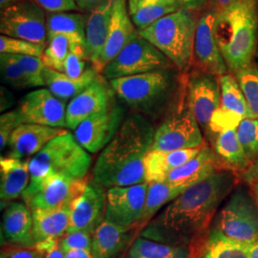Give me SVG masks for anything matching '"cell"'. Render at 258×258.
<instances>
[{"label": "cell", "mask_w": 258, "mask_h": 258, "mask_svg": "<svg viewBox=\"0 0 258 258\" xmlns=\"http://www.w3.org/2000/svg\"><path fill=\"white\" fill-rule=\"evenodd\" d=\"M235 184L231 170H216L167 204L141 231V236L171 245L203 247L216 212Z\"/></svg>", "instance_id": "obj_1"}, {"label": "cell", "mask_w": 258, "mask_h": 258, "mask_svg": "<svg viewBox=\"0 0 258 258\" xmlns=\"http://www.w3.org/2000/svg\"><path fill=\"white\" fill-rule=\"evenodd\" d=\"M154 132L149 120L141 114L127 117L98 157L93 167V181L107 188L146 182L144 161L152 146Z\"/></svg>", "instance_id": "obj_2"}, {"label": "cell", "mask_w": 258, "mask_h": 258, "mask_svg": "<svg viewBox=\"0 0 258 258\" xmlns=\"http://www.w3.org/2000/svg\"><path fill=\"white\" fill-rule=\"evenodd\" d=\"M257 32V0H238L217 14L214 35L225 63L232 72L250 65Z\"/></svg>", "instance_id": "obj_3"}, {"label": "cell", "mask_w": 258, "mask_h": 258, "mask_svg": "<svg viewBox=\"0 0 258 258\" xmlns=\"http://www.w3.org/2000/svg\"><path fill=\"white\" fill-rule=\"evenodd\" d=\"M91 156L70 132L53 139L29 160L30 183L22 197L34 192L49 177L65 176L85 178L91 165Z\"/></svg>", "instance_id": "obj_4"}, {"label": "cell", "mask_w": 258, "mask_h": 258, "mask_svg": "<svg viewBox=\"0 0 258 258\" xmlns=\"http://www.w3.org/2000/svg\"><path fill=\"white\" fill-rule=\"evenodd\" d=\"M196 27L197 20L194 13L182 7L138 32L176 67L185 69L194 58Z\"/></svg>", "instance_id": "obj_5"}, {"label": "cell", "mask_w": 258, "mask_h": 258, "mask_svg": "<svg viewBox=\"0 0 258 258\" xmlns=\"http://www.w3.org/2000/svg\"><path fill=\"white\" fill-rule=\"evenodd\" d=\"M111 87L122 102L148 115L157 112L171 88L166 70L122 77L110 81Z\"/></svg>", "instance_id": "obj_6"}, {"label": "cell", "mask_w": 258, "mask_h": 258, "mask_svg": "<svg viewBox=\"0 0 258 258\" xmlns=\"http://www.w3.org/2000/svg\"><path fill=\"white\" fill-rule=\"evenodd\" d=\"M212 231L245 245L258 241V210L249 192L237 188L220 210Z\"/></svg>", "instance_id": "obj_7"}, {"label": "cell", "mask_w": 258, "mask_h": 258, "mask_svg": "<svg viewBox=\"0 0 258 258\" xmlns=\"http://www.w3.org/2000/svg\"><path fill=\"white\" fill-rule=\"evenodd\" d=\"M172 62L158 48L137 32L110 62L102 74L106 80L166 70Z\"/></svg>", "instance_id": "obj_8"}, {"label": "cell", "mask_w": 258, "mask_h": 258, "mask_svg": "<svg viewBox=\"0 0 258 258\" xmlns=\"http://www.w3.org/2000/svg\"><path fill=\"white\" fill-rule=\"evenodd\" d=\"M44 11L31 0H19L12 3L1 11V34L45 45L48 37Z\"/></svg>", "instance_id": "obj_9"}, {"label": "cell", "mask_w": 258, "mask_h": 258, "mask_svg": "<svg viewBox=\"0 0 258 258\" xmlns=\"http://www.w3.org/2000/svg\"><path fill=\"white\" fill-rule=\"evenodd\" d=\"M200 125L188 105L171 114L154 132L150 150L173 151L203 146Z\"/></svg>", "instance_id": "obj_10"}, {"label": "cell", "mask_w": 258, "mask_h": 258, "mask_svg": "<svg viewBox=\"0 0 258 258\" xmlns=\"http://www.w3.org/2000/svg\"><path fill=\"white\" fill-rule=\"evenodd\" d=\"M148 189V182L109 187L104 220L126 229L137 228L145 209Z\"/></svg>", "instance_id": "obj_11"}, {"label": "cell", "mask_w": 258, "mask_h": 258, "mask_svg": "<svg viewBox=\"0 0 258 258\" xmlns=\"http://www.w3.org/2000/svg\"><path fill=\"white\" fill-rule=\"evenodd\" d=\"M123 109L115 101L102 111L83 120L74 129L77 142L89 153L105 148L122 123Z\"/></svg>", "instance_id": "obj_12"}, {"label": "cell", "mask_w": 258, "mask_h": 258, "mask_svg": "<svg viewBox=\"0 0 258 258\" xmlns=\"http://www.w3.org/2000/svg\"><path fill=\"white\" fill-rule=\"evenodd\" d=\"M87 184L86 177L75 179L65 176H52L42 182L34 192L22 198L31 211L71 207Z\"/></svg>", "instance_id": "obj_13"}, {"label": "cell", "mask_w": 258, "mask_h": 258, "mask_svg": "<svg viewBox=\"0 0 258 258\" xmlns=\"http://www.w3.org/2000/svg\"><path fill=\"white\" fill-rule=\"evenodd\" d=\"M221 102L212 116L207 132L217 134L227 129H236L241 120L253 118L237 81L231 75H222L219 79Z\"/></svg>", "instance_id": "obj_14"}, {"label": "cell", "mask_w": 258, "mask_h": 258, "mask_svg": "<svg viewBox=\"0 0 258 258\" xmlns=\"http://www.w3.org/2000/svg\"><path fill=\"white\" fill-rule=\"evenodd\" d=\"M107 191L102 184L91 180L70 207V221L67 232H95L105 219Z\"/></svg>", "instance_id": "obj_15"}, {"label": "cell", "mask_w": 258, "mask_h": 258, "mask_svg": "<svg viewBox=\"0 0 258 258\" xmlns=\"http://www.w3.org/2000/svg\"><path fill=\"white\" fill-rule=\"evenodd\" d=\"M215 77L200 70L190 76L187 83V105L200 127L205 130L221 102L220 83Z\"/></svg>", "instance_id": "obj_16"}, {"label": "cell", "mask_w": 258, "mask_h": 258, "mask_svg": "<svg viewBox=\"0 0 258 258\" xmlns=\"http://www.w3.org/2000/svg\"><path fill=\"white\" fill-rule=\"evenodd\" d=\"M19 115L23 123H37L53 127H67L64 102L45 88L28 93L20 101Z\"/></svg>", "instance_id": "obj_17"}, {"label": "cell", "mask_w": 258, "mask_h": 258, "mask_svg": "<svg viewBox=\"0 0 258 258\" xmlns=\"http://www.w3.org/2000/svg\"><path fill=\"white\" fill-rule=\"evenodd\" d=\"M217 14L213 11L205 13L197 20L194 45V58L200 70L222 76L227 72V65L217 44L214 26Z\"/></svg>", "instance_id": "obj_18"}, {"label": "cell", "mask_w": 258, "mask_h": 258, "mask_svg": "<svg viewBox=\"0 0 258 258\" xmlns=\"http://www.w3.org/2000/svg\"><path fill=\"white\" fill-rule=\"evenodd\" d=\"M114 94L111 85L99 76L68 103L66 107L67 128L74 130L83 120L106 108L114 101Z\"/></svg>", "instance_id": "obj_19"}, {"label": "cell", "mask_w": 258, "mask_h": 258, "mask_svg": "<svg viewBox=\"0 0 258 258\" xmlns=\"http://www.w3.org/2000/svg\"><path fill=\"white\" fill-rule=\"evenodd\" d=\"M67 132L61 127L37 123H21L11 135L8 157L24 159L34 156L55 137Z\"/></svg>", "instance_id": "obj_20"}, {"label": "cell", "mask_w": 258, "mask_h": 258, "mask_svg": "<svg viewBox=\"0 0 258 258\" xmlns=\"http://www.w3.org/2000/svg\"><path fill=\"white\" fill-rule=\"evenodd\" d=\"M137 32L129 15L127 0H114L107 38L98 68L99 73H102L106 64L120 53Z\"/></svg>", "instance_id": "obj_21"}, {"label": "cell", "mask_w": 258, "mask_h": 258, "mask_svg": "<svg viewBox=\"0 0 258 258\" xmlns=\"http://www.w3.org/2000/svg\"><path fill=\"white\" fill-rule=\"evenodd\" d=\"M114 0H105L87 17L85 45L89 62L98 71L106 42Z\"/></svg>", "instance_id": "obj_22"}, {"label": "cell", "mask_w": 258, "mask_h": 258, "mask_svg": "<svg viewBox=\"0 0 258 258\" xmlns=\"http://www.w3.org/2000/svg\"><path fill=\"white\" fill-rule=\"evenodd\" d=\"M2 234L12 245L35 246L33 235V215L28 206L12 203L5 209L2 217Z\"/></svg>", "instance_id": "obj_23"}, {"label": "cell", "mask_w": 258, "mask_h": 258, "mask_svg": "<svg viewBox=\"0 0 258 258\" xmlns=\"http://www.w3.org/2000/svg\"><path fill=\"white\" fill-rule=\"evenodd\" d=\"M217 166L218 163L213 151L204 144L201 151L196 156L183 166L171 170L164 182L187 188L213 174L218 170Z\"/></svg>", "instance_id": "obj_24"}, {"label": "cell", "mask_w": 258, "mask_h": 258, "mask_svg": "<svg viewBox=\"0 0 258 258\" xmlns=\"http://www.w3.org/2000/svg\"><path fill=\"white\" fill-rule=\"evenodd\" d=\"M203 146L173 151L149 150L144 161L146 182H164L171 170L191 160L201 151Z\"/></svg>", "instance_id": "obj_25"}, {"label": "cell", "mask_w": 258, "mask_h": 258, "mask_svg": "<svg viewBox=\"0 0 258 258\" xmlns=\"http://www.w3.org/2000/svg\"><path fill=\"white\" fill-rule=\"evenodd\" d=\"M30 183L29 161L12 157L0 160V197L8 203L22 196Z\"/></svg>", "instance_id": "obj_26"}, {"label": "cell", "mask_w": 258, "mask_h": 258, "mask_svg": "<svg viewBox=\"0 0 258 258\" xmlns=\"http://www.w3.org/2000/svg\"><path fill=\"white\" fill-rule=\"evenodd\" d=\"M100 73L93 67L92 65L85 70L81 77L71 78L61 72L54 69L44 68V82L47 88L54 94L60 101L67 102L72 100L77 95L97 80Z\"/></svg>", "instance_id": "obj_27"}, {"label": "cell", "mask_w": 258, "mask_h": 258, "mask_svg": "<svg viewBox=\"0 0 258 258\" xmlns=\"http://www.w3.org/2000/svg\"><path fill=\"white\" fill-rule=\"evenodd\" d=\"M203 247L171 245L139 236L131 245L127 258H199Z\"/></svg>", "instance_id": "obj_28"}, {"label": "cell", "mask_w": 258, "mask_h": 258, "mask_svg": "<svg viewBox=\"0 0 258 258\" xmlns=\"http://www.w3.org/2000/svg\"><path fill=\"white\" fill-rule=\"evenodd\" d=\"M31 212L35 245L48 238H60L67 232L70 221V207Z\"/></svg>", "instance_id": "obj_29"}, {"label": "cell", "mask_w": 258, "mask_h": 258, "mask_svg": "<svg viewBox=\"0 0 258 258\" xmlns=\"http://www.w3.org/2000/svg\"><path fill=\"white\" fill-rule=\"evenodd\" d=\"M213 153L217 163L229 170H246L249 165L248 157L240 144L236 129H227L216 134L213 143Z\"/></svg>", "instance_id": "obj_30"}, {"label": "cell", "mask_w": 258, "mask_h": 258, "mask_svg": "<svg viewBox=\"0 0 258 258\" xmlns=\"http://www.w3.org/2000/svg\"><path fill=\"white\" fill-rule=\"evenodd\" d=\"M129 230L110 222H102L93 236L92 258L117 257L128 241Z\"/></svg>", "instance_id": "obj_31"}, {"label": "cell", "mask_w": 258, "mask_h": 258, "mask_svg": "<svg viewBox=\"0 0 258 258\" xmlns=\"http://www.w3.org/2000/svg\"><path fill=\"white\" fill-rule=\"evenodd\" d=\"M182 7L180 2L170 0H137L128 4V11L134 25L141 31Z\"/></svg>", "instance_id": "obj_32"}, {"label": "cell", "mask_w": 258, "mask_h": 258, "mask_svg": "<svg viewBox=\"0 0 258 258\" xmlns=\"http://www.w3.org/2000/svg\"><path fill=\"white\" fill-rule=\"evenodd\" d=\"M184 189H186V187L167 182H148L145 209L137 228L143 230L148 222L156 216L161 209L173 201Z\"/></svg>", "instance_id": "obj_33"}, {"label": "cell", "mask_w": 258, "mask_h": 258, "mask_svg": "<svg viewBox=\"0 0 258 258\" xmlns=\"http://www.w3.org/2000/svg\"><path fill=\"white\" fill-rule=\"evenodd\" d=\"M86 22L87 19L80 13H50L47 16V37L65 35L75 42L85 45Z\"/></svg>", "instance_id": "obj_34"}, {"label": "cell", "mask_w": 258, "mask_h": 258, "mask_svg": "<svg viewBox=\"0 0 258 258\" xmlns=\"http://www.w3.org/2000/svg\"><path fill=\"white\" fill-rule=\"evenodd\" d=\"M199 258H249L248 245L211 231Z\"/></svg>", "instance_id": "obj_35"}, {"label": "cell", "mask_w": 258, "mask_h": 258, "mask_svg": "<svg viewBox=\"0 0 258 258\" xmlns=\"http://www.w3.org/2000/svg\"><path fill=\"white\" fill-rule=\"evenodd\" d=\"M48 45L45 47L41 59L44 65L63 73V64L66 56L71 52L73 44H80L65 35H55L48 38ZM83 45V44H82Z\"/></svg>", "instance_id": "obj_36"}, {"label": "cell", "mask_w": 258, "mask_h": 258, "mask_svg": "<svg viewBox=\"0 0 258 258\" xmlns=\"http://www.w3.org/2000/svg\"><path fill=\"white\" fill-rule=\"evenodd\" d=\"M236 81L253 118H258V69L249 65L238 70Z\"/></svg>", "instance_id": "obj_37"}, {"label": "cell", "mask_w": 258, "mask_h": 258, "mask_svg": "<svg viewBox=\"0 0 258 258\" xmlns=\"http://www.w3.org/2000/svg\"><path fill=\"white\" fill-rule=\"evenodd\" d=\"M0 70L3 83L18 89L33 87L30 79L12 54L0 55Z\"/></svg>", "instance_id": "obj_38"}, {"label": "cell", "mask_w": 258, "mask_h": 258, "mask_svg": "<svg viewBox=\"0 0 258 258\" xmlns=\"http://www.w3.org/2000/svg\"><path fill=\"white\" fill-rule=\"evenodd\" d=\"M236 134L250 164L258 158V118H246L240 121Z\"/></svg>", "instance_id": "obj_39"}, {"label": "cell", "mask_w": 258, "mask_h": 258, "mask_svg": "<svg viewBox=\"0 0 258 258\" xmlns=\"http://www.w3.org/2000/svg\"><path fill=\"white\" fill-rule=\"evenodd\" d=\"M45 50V45L37 44L28 40L1 35L0 52L1 54L34 55L41 57Z\"/></svg>", "instance_id": "obj_40"}, {"label": "cell", "mask_w": 258, "mask_h": 258, "mask_svg": "<svg viewBox=\"0 0 258 258\" xmlns=\"http://www.w3.org/2000/svg\"><path fill=\"white\" fill-rule=\"evenodd\" d=\"M14 55L16 59L19 61L22 70L30 79L33 87L45 86L44 76H43L45 65L43 63L41 57L34 56V55Z\"/></svg>", "instance_id": "obj_41"}, {"label": "cell", "mask_w": 258, "mask_h": 258, "mask_svg": "<svg viewBox=\"0 0 258 258\" xmlns=\"http://www.w3.org/2000/svg\"><path fill=\"white\" fill-rule=\"evenodd\" d=\"M93 231H75L66 232L60 237V245L65 251L70 249H80L85 250H92Z\"/></svg>", "instance_id": "obj_42"}, {"label": "cell", "mask_w": 258, "mask_h": 258, "mask_svg": "<svg viewBox=\"0 0 258 258\" xmlns=\"http://www.w3.org/2000/svg\"><path fill=\"white\" fill-rule=\"evenodd\" d=\"M23 123L18 110L9 111L0 117V148L3 150L9 144L11 135L15 129Z\"/></svg>", "instance_id": "obj_43"}, {"label": "cell", "mask_w": 258, "mask_h": 258, "mask_svg": "<svg viewBox=\"0 0 258 258\" xmlns=\"http://www.w3.org/2000/svg\"><path fill=\"white\" fill-rule=\"evenodd\" d=\"M87 56L70 52L66 56L63 64V73L71 78H79L85 72Z\"/></svg>", "instance_id": "obj_44"}, {"label": "cell", "mask_w": 258, "mask_h": 258, "mask_svg": "<svg viewBox=\"0 0 258 258\" xmlns=\"http://www.w3.org/2000/svg\"><path fill=\"white\" fill-rule=\"evenodd\" d=\"M60 238H48L37 242L35 245L43 258H65L64 249L60 245Z\"/></svg>", "instance_id": "obj_45"}, {"label": "cell", "mask_w": 258, "mask_h": 258, "mask_svg": "<svg viewBox=\"0 0 258 258\" xmlns=\"http://www.w3.org/2000/svg\"><path fill=\"white\" fill-rule=\"evenodd\" d=\"M41 8L49 13L69 12L79 9L75 0H34Z\"/></svg>", "instance_id": "obj_46"}, {"label": "cell", "mask_w": 258, "mask_h": 258, "mask_svg": "<svg viewBox=\"0 0 258 258\" xmlns=\"http://www.w3.org/2000/svg\"><path fill=\"white\" fill-rule=\"evenodd\" d=\"M2 258H43L42 253L36 248L18 246L17 248H11L2 251Z\"/></svg>", "instance_id": "obj_47"}, {"label": "cell", "mask_w": 258, "mask_h": 258, "mask_svg": "<svg viewBox=\"0 0 258 258\" xmlns=\"http://www.w3.org/2000/svg\"><path fill=\"white\" fill-rule=\"evenodd\" d=\"M244 179L249 184L258 180V158L244 171Z\"/></svg>", "instance_id": "obj_48"}, {"label": "cell", "mask_w": 258, "mask_h": 258, "mask_svg": "<svg viewBox=\"0 0 258 258\" xmlns=\"http://www.w3.org/2000/svg\"><path fill=\"white\" fill-rule=\"evenodd\" d=\"M105 0H75L79 9L91 12L92 10L100 6Z\"/></svg>", "instance_id": "obj_49"}, {"label": "cell", "mask_w": 258, "mask_h": 258, "mask_svg": "<svg viewBox=\"0 0 258 258\" xmlns=\"http://www.w3.org/2000/svg\"><path fill=\"white\" fill-rule=\"evenodd\" d=\"M238 0H211L212 2V11L216 14L221 13L222 11L231 7L232 4H234Z\"/></svg>", "instance_id": "obj_50"}, {"label": "cell", "mask_w": 258, "mask_h": 258, "mask_svg": "<svg viewBox=\"0 0 258 258\" xmlns=\"http://www.w3.org/2000/svg\"><path fill=\"white\" fill-rule=\"evenodd\" d=\"M65 258H92V253L89 250L75 249L66 251Z\"/></svg>", "instance_id": "obj_51"}, {"label": "cell", "mask_w": 258, "mask_h": 258, "mask_svg": "<svg viewBox=\"0 0 258 258\" xmlns=\"http://www.w3.org/2000/svg\"><path fill=\"white\" fill-rule=\"evenodd\" d=\"M180 2L185 9L194 11V10L201 9L206 4L207 0H180Z\"/></svg>", "instance_id": "obj_52"}, {"label": "cell", "mask_w": 258, "mask_h": 258, "mask_svg": "<svg viewBox=\"0 0 258 258\" xmlns=\"http://www.w3.org/2000/svg\"><path fill=\"white\" fill-rule=\"evenodd\" d=\"M249 258H258V241L248 245Z\"/></svg>", "instance_id": "obj_53"}, {"label": "cell", "mask_w": 258, "mask_h": 258, "mask_svg": "<svg viewBox=\"0 0 258 258\" xmlns=\"http://www.w3.org/2000/svg\"><path fill=\"white\" fill-rule=\"evenodd\" d=\"M251 184V190H252V194L254 195V198H255V201L258 205V180L250 183Z\"/></svg>", "instance_id": "obj_54"}, {"label": "cell", "mask_w": 258, "mask_h": 258, "mask_svg": "<svg viewBox=\"0 0 258 258\" xmlns=\"http://www.w3.org/2000/svg\"><path fill=\"white\" fill-rule=\"evenodd\" d=\"M16 1H18V0H0V6H1V8L3 9V8H5V7L11 5L12 3L16 2Z\"/></svg>", "instance_id": "obj_55"}, {"label": "cell", "mask_w": 258, "mask_h": 258, "mask_svg": "<svg viewBox=\"0 0 258 258\" xmlns=\"http://www.w3.org/2000/svg\"><path fill=\"white\" fill-rule=\"evenodd\" d=\"M135 1H137V0H127V3L130 4V3H133V2H135ZM170 1H173V2H180V0H170ZM181 3V2H180Z\"/></svg>", "instance_id": "obj_56"}, {"label": "cell", "mask_w": 258, "mask_h": 258, "mask_svg": "<svg viewBox=\"0 0 258 258\" xmlns=\"http://www.w3.org/2000/svg\"><path fill=\"white\" fill-rule=\"evenodd\" d=\"M257 56H258V52H257Z\"/></svg>", "instance_id": "obj_57"}]
</instances>
